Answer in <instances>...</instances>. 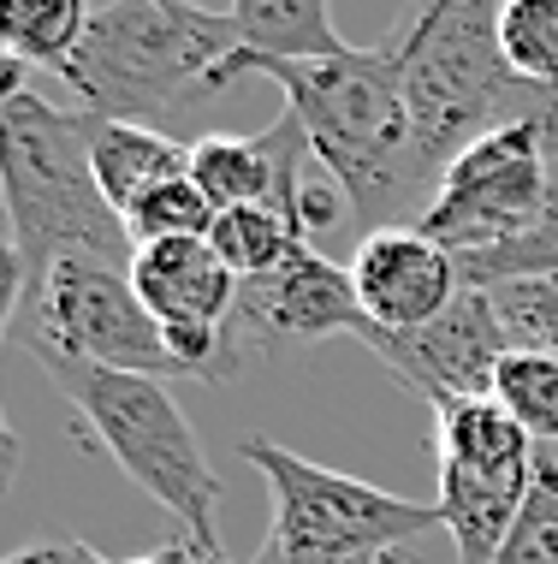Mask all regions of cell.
<instances>
[{"instance_id":"1","label":"cell","mask_w":558,"mask_h":564,"mask_svg":"<svg viewBox=\"0 0 558 564\" xmlns=\"http://www.w3.org/2000/svg\"><path fill=\"white\" fill-rule=\"evenodd\" d=\"M238 78H274L285 89V108L304 119L315 161L339 185L363 238L386 232V226H416L428 215L440 185L416 155L398 36L374 42V48H344L333 59H267L238 48L215 72L220 96Z\"/></svg>"},{"instance_id":"2","label":"cell","mask_w":558,"mask_h":564,"mask_svg":"<svg viewBox=\"0 0 558 564\" xmlns=\"http://www.w3.org/2000/svg\"><path fill=\"white\" fill-rule=\"evenodd\" d=\"M0 191H7V285H0L7 327L59 262H108L125 273L138 262L125 215L101 196L84 108H54L42 89L0 101Z\"/></svg>"},{"instance_id":"3","label":"cell","mask_w":558,"mask_h":564,"mask_svg":"<svg viewBox=\"0 0 558 564\" xmlns=\"http://www.w3.org/2000/svg\"><path fill=\"white\" fill-rule=\"evenodd\" d=\"M238 48L244 42H238L232 7L108 0V7H89V30L78 54L59 66V84L78 96L89 119L178 137L226 101L215 72Z\"/></svg>"},{"instance_id":"4","label":"cell","mask_w":558,"mask_h":564,"mask_svg":"<svg viewBox=\"0 0 558 564\" xmlns=\"http://www.w3.org/2000/svg\"><path fill=\"white\" fill-rule=\"evenodd\" d=\"M398 66L416 155L434 185L470 143L523 126L529 84L505 66L500 7H488V0H440V7L416 12V24L398 30Z\"/></svg>"},{"instance_id":"5","label":"cell","mask_w":558,"mask_h":564,"mask_svg":"<svg viewBox=\"0 0 558 564\" xmlns=\"http://www.w3.org/2000/svg\"><path fill=\"white\" fill-rule=\"evenodd\" d=\"M59 399L78 410L84 434L143 487L155 506L173 511L178 541L196 553H220V476L203 457L190 416L178 410L167 380L149 375H113L89 362H42Z\"/></svg>"},{"instance_id":"6","label":"cell","mask_w":558,"mask_h":564,"mask_svg":"<svg viewBox=\"0 0 558 564\" xmlns=\"http://www.w3.org/2000/svg\"><path fill=\"white\" fill-rule=\"evenodd\" d=\"M244 464L274 494V529H267L274 541L315 546V553H339V558H386V553H404L416 535L440 529V506H422V499L386 494L374 481L309 464L304 452L280 446L267 434L244 440Z\"/></svg>"},{"instance_id":"7","label":"cell","mask_w":558,"mask_h":564,"mask_svg":"<svg viewBox=\"0 0 558 564\" xmlns=\"http://www.w3.org/2000/svg\"><path fill=\"white\" fill-rule=\"evenodd\" d=\"M30 297H36V322H19V345L36 362H89L113 375L190 380L185 362L173 357L167 327L149 315L125 268L59 262Z\"/></svg>"},{"instance_id":"8","label":"cell","mask_w":558,"mask_h":564,"mask_svg":"<svg viewBox=\"0 0 558 564\" xmlns=\"http://www.w3.org/2000/svg\"><path fill=\"white\" fill-rule=\"evenodd\" d=\"M552 191L558 178L540 155V137L529 126H505L446 166L440 191L416 226L458 262H470V256H488L511 238L535 232L552 208Z\"/></svg>"},{"instance_id":"9","label":"cell","mask_w":558,"mask_h":564,"mask_svg":"<svg viewBox=\"0 0 558 564\" xmlns=\"http://www.w3.org/2000/svg\"><path fill=\"white\" fill-rule=\"evenodd\" d=\"M315 166L321 161H315L309 131L292 108L250 137L215 131L190 143V178L203 185L208 203L215 208H280L304 238L333 226L339 203H344V196H333L339 185L315 178Z\"/></svg>"},{"instance_id":"10","label":"cell","mask_w":558,"mask_h":564,"mask_svg":"<svg viewBox=\"0 0 558 564\" xmlns=\"http://www.w3.org/2000/svg\"><path fill=\"white\" fill-rule=\"evenodd\" d=\"M357 345L369 357H381V369L398 387L428 399V410L458 404V399H493V375L517 350L505 322H500V310H493V297L475 292V285H463L458 303H451L440 322H428L416 333H386V327L363 322Z\"/></svg>"},{"instance_id":"11","label":"cell","mask_w":558,"mask_h":564,"mask_svg":"<svg viewBox=\"0 0 558 564\" xmlns=\"http://www.w3.org/2000/svg\"><path fill=\"white\" fill-rule=\"evenodd\" d=\"M363 333V303H357L351 268L321 256L315 243H297L292 256L238 285V310L226 322L238 362L244 357H274L285 345H315V339H357Z\"/></svg>"},{"instance_id":"12","label":"cell","mask_w":558,"mask_h":564,"mask_svg":"<svg viewBox=\"0 0 558 564\" xmlns=\"http://www.w3.org/2000/svg\"><path fill=\"white\" fill-rule=\"evenodd\" d=\"M351 280L363 322L386 333H416L440 322L463 292L458 256L440 250L422 226H386V232L363 238L351 256Z\"/></svg>"},{"instance_id":"13","label":"cell","mask_w":558,"mask_h":564,"mask_svg":"<svg viewBox=\"0 0 558 564\" xmlns=\"http://www.w3.org/2000/svg\"><path fill=\"white\" fill-rule=\"evenodd\" d=\"M131 285L167 333H226L244 280L220 262L208 238H173V243H138Z\"/></svg>"},{"instance_id":"14","label":"cell","mask_w":558,"mask_h":564,"mask_svg":"<svg viewBox=\"0 0 558 564\" xmlns=\"http://www.w3.org/2000/svg\"><path fill=\"white\" fill-rule=\"evenodd\" d=\"M529 476H481V469H440V529L458 546V564H500L517 511L529 499Z\"/></svg>"},{"instance_id":"15","label":"cell","mask_w":558,"mask_h":564,"mask_svg":"<svg viewBox=\"0 0 558 564\" xmlns=\"http://www.w3.org/2000/svg\"><path fill=\"white\" fill-rule=\"evenodd\" d=\"M89 161H96L101 196L131 220V208L161 185L190 173V149L167 131L149 126H119V119H89Z\"/></svg>"},{"instance_id":"16","label":"cell","mask_w":558,"mask_h":564,"mask_svg":"<svg viewBox=\"0 0 558 564\" xmlns=\"http://www.w3.org/2000/svg\"><path fill=\"white\" fill-rule=\"evenodd\" d=\"M540 446L517 429L500 399H458L434 410V464L481 476H529Z\"/></svg>"},{"instance_id":"17","label":"cell","mask_w":558,"mask_h":564,"mask_svg":"<svg viewBox=\"0 0 558 564\" xmlns=\"http://www.w3.org/2000/svg\"><path fill=\"white\" fill-rule=\"evenodd\" d=\"M238 42L267 59H333L351 42H339L333 12L321 0H238L232 7Z\"/></svg>"},{"instance_id":"18","label":"cell","mask_w":558,"mask_h":564,"mask_svg":"<svg viewBox=\"0 0 558 564\" xmlns=\"http://www.w3.org/2000/svg\"><path fill=\"white\" fill-rule=\"evenodd\" d=\"M89 30V7L78 0H7L0 7V54L24 66H66Z\"/></svg>"},{"instance_id":"19","label":"cell","mask_w":558,"mask_h":564,"mask_svg":"<svg viewBox=\"0 0 558 564\" xmlns=\"http://www.w3.org/2000/svg\"><path fill=\"white\" fill-rule=\"evenodd\" d=\"M208 243H215V256L238 273V280H262V273H274L285 256L309 238L297 232L280 208H220Z\"/></svg>"},{"instance_id":"20","label":"cell","mask_w":558,"mask_h":564,"mask_svg":"<svg viewBox=\"0 0 558 564\" xmlns=\"http://www.w3.org/2000/svg\"><path fill=\"white\" fill-rule=\"evenodd\" d=\"M493 399H500L517 429L535 440V446H552L558 440V357L547 350H511L493 375Z\"/></svg>"},{"instance_id":"21","label":"cell","mask_w":558,"mask_h":564,"mask_svg":"<svg viewBox=\"0 0 558 564\" xmlns=\"http://www.w3.org/2000/svg\"><path fill=\"white\" fill-rule=\"evenodd\" d=\"M500 48L523 84L552 89L558 84V0H511V7H500Z\"/></svg>"},{"instance_id":"22","label":"cell","mask_w":558,"mask_h":564,"mask_svg":"<svg viewBox=\"0 0 558 564\" xmlns=\"http://www.w3.org/2000/svg\"><path fill=\"white\" fill-rule=\"evenodd\" d=\"M220 220V208L203 196V185L185 173L173 178V185H161L155 196H143L138 208H131V243H173V238H208Z\"/></svg>"},{"instance_id":"23","label":"cell","mask_w":558,"mask_h":564,"mask_svg":"<svg viewBox=\"0 0 558 564\" xmlns=\"http://www.w3.org/2000/svg\"><path fill=\"white\" fill-rule=\"evenodd\" d=\"M500 564H558V457L552 452L535 457L529 499H523Z\"/></svg>"},{"instance_id":"24","label":"cell","mask_w":558,"mask_h":564,"mask_svg":"<svg viewBox=\"0 0 558 564\" xmlns=\"http://www.w3.org/2000/svg\"><path fill=\"white\" fill-rule=\"evenodd\" d=\"M488 297H493V310H500L511 345L558 357V273H552V280H511V285H493Z\"/></svg>"},{"instance_id":"25","label":"cell","mask_w":558,"mask_h":564,"mask_svg":"<svg viewBox=\"0 0 558 564\" xmlns=\"http://www.w3.org/2000/svg\"><path fill=\"white\" fill-rule=\"evenodd\" d=\"M523 126L540 137V155H547L552 178H558V84H552V89H535V84H529V108H523Z\"/></svg>"},{"instance_id":"26","label":"cell","mask_w":558,"mask_h":564,"mask_svg":"<svg viewBox=\"0 0 558 564\" xmlns=\"http://www.w3.org/2000/svg\"><path fill=\"white\" fill-rule=\"evenodd\" d=\"M7 564H113V558H101L89 541H42V546L12 553Z\"/></svg>"},{"instance_id":"27","label":"cell","mask_w":558,"mask_h":564,"mask_svg":"<svg viewBox=\"0 0 558 564\" xmlns=\"http://www.w3.org/2000/svg\"><path fill=\"white\" fill-rule=\"evenodd\" d=\"M185 558V541H167L161 553H149V558H131V564H178Z\"/></svg>"},{"instance_id":"28","label":"cell","mask_w":558,"mask_h":564,"mask_svg":"<svg viewBox=\"0 0 558 564\" xmlns=\"http://www.w3.org/2000/svg\"><path fill=\"white\" fill-rule=\"evenodd\" d=\"M178 564H232V558H226V553H196V546L185 541V558H178Z\"/></svg>"},{"instance_id":"29","label":"cell","mask_w":558,"mask_h":564,"mask_svg":"<svg viewBox=\"0 0 558 564\" xmlns=\"http://www.w3.org/2000/svg\"><path fill=\"white\" fill-rule=\"evenodd\" d=\"M386 564H416V558H411V546H404V553H392Z\"/></svg>"}]
</instances>
